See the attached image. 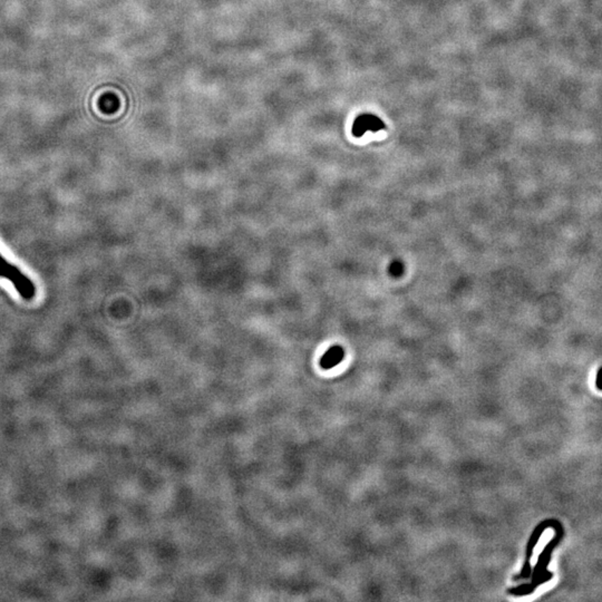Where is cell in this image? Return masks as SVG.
<instances>
[{
  "label": "cell",
  "mask_w": 602,
  "mask_h": 602,
  "mask_svg": "<svg viewBox=\"0 0 602 602\" xmlns=\"http://www.w3.org/2000/svg\"><path fill=\"white\" fill-rule=\"evenodd\" d=\"M404 270L405 267L403 262L399 261V260H394V261H392L389 268H388V273L394 278H399V277L404 275Z\"/></svg>",
  "instance_id": "277c9868"
},
{
  "label": "cell",
  "mask_w": 602,
  "mask_h": 602,
  "mask_svg": "<svg viewBox=\"0 0 602 602\" xmlns=\"http://www.w3.org/2000/svg\"><path fill=\"white\" fill-rule=\"evenodd\" d=\"M0 278L7 279L13 283L16 292L20 297L25 300H31L36 296V287L27 275L22 273L20 268L7 261L0 255Z\"/></svg>",
  "instance_id": "6da1fadb"
},
{
  "label": "cell",
  "mask_w": 602,
  "mask_h": 602,
  "mask_svg": "<svg viewBox=\"0 0 602 602\" xmlns=\"http://www.w3.org/2000/svg\"><path fill=\"white\" fill-rule=\"evenodd\" d=\"M597 387L602 391V367L599 369L597 374Z\"/></svg>",
  "instance_id": "5b68a950"
},
{
  "label": "cell",
  "mask_w": 602,
  "mask_h": 602,
  "mask_svg": "<svg viewBox=\"0 0 602 602\" xmlns=\"http://www.w3.org/2000/svg\"><path fill=\"white\" fill-rule=\"evenodd\" d=\"M344 356L345 352L343 347L333 346L322 356V359H320V365L324 369L333 368L343 361Z\"/></svg>",
  "instance_id": "3957f363"
},
{
  "label": "cell",
  "mask_w": 602,
  "mask_h": 602,
  "mask_svg": "<svg viewBox=\"0 0 602 602\" xmlns=\"http://www.w3.org/2000/svg\"><path fill=\"white\" fill-rule=\"evenodd\" d=\"M384 127H385V124L382 123V120L378 119L377 116L371 115V114H363V115L358 116L354 122L352 134L356 138H361L365 133L378 132Z\"/></svg>",
  "instance_id": "7a4b0ae2"
}]
</instances>
